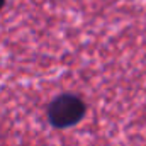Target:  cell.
<instances>
[{"label": "cell", "instance_id": "1", "mask_svg": "<svg viewBox=\"0 0 146 146\" xmlns=\"http://www.w3.org/2000/svg\"><path fill=\"white\" fill-rule=\"evenodd\" d=\"M87 114V104L76 94H60L49 102L48 121L53 127L66 129L76 126Z\"/></svg>", "mask_w": 146, "mask_h": 146}, {"label": "cell", "instance_id": "2", "mask_svg": "<svg viewBox=\"0 0 146 146\" xmlns=\"http://www.w3.org/2000/svg\"><path fill=\"white\" fill-rule=\"evenodd\" d=\"M3 5H5V0H0V12H2V9H3Z\"/></svg>", "mask_w": 146, "mask_h": 146}]
</instances>
